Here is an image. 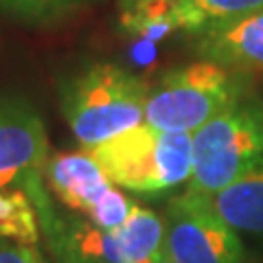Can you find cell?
Wrapping results in <instances>:
<instances>
[{
  "instance_id": "cell-3",
  "label": "cell",
  "mask_w": 263,
  "mask_h": 263,
  "mask_svg": "<svg viewBox=\"0 0 263 263\" xmlns=\"http://www.w3.org/2000/svg\"><path fill=\"white\" fill-rule=\"evenodd\" d=\"M248 79L209 60L176 66L149 88L145 123L162 132L193 134L248 97Z\"/></svg>"
},
{
  "instance_id": "cell-4",
  "label": "cell",
  "mask_w": 263,
  "mask_h": 263,
  "mask_svg": "<svg viewBox=\"0 0 263 263\" xmlns=\"http://www.w3.org/2000/svg\"><path fill=\"white\" fill-rule=\"evenodd\" d=\"M263 164V101L241 99L191 134L186 193L213 195Z\"/></svg>"
},
{
  "instance_id": "cell-11",
  "label": "cell",
  "mask_w": 263,
  "mask_h": 263,
  "mask_svg": "<svg viewBox=\"0 0 263 263\" xmlns=\"http://www.w3.org/2000/svg\"><path fill=\"white\" fill-rule=\"evenodd\" d=\"M123 263H141L164 248V219L147 206H132L125 224L114 228Z\"/></svg>"
},
{
  "instance_id": "cell-14",
  "label": "cell",
  "mask_w": 263,
  "mask_h": 263,
  "mask_svg": "<svg viewBox=\"0 0 263 263\" xmlns=\"http://www.w3.org/2000/svg\"><path fill=\"white\" fill-rule=\"evenodd\" d=\"M174 3L178 31H184L186 35L215 27V24L237 20L263 7V0H174Z\"/></svg>"
},
{
  "instance_id": "cell-8",
  "label": "cell",
  "mask_w": 263,
  "mask_h": 263,
  "mask_svg": "<svg viewBox=\"0 0 263 263\" xmlns=\"http://www.w3.org/2000/svg\"><path fill=\"white\" fill-rule=\"evenodd\" d=\"M44 182L66 209L84 215L112 186L108 176L86 149L51 152L44 164Z\"/></svg>"
},
{
  "instance_id": "cell-13",
  "label": "cell",
  "mask_w": 263,
  "mask_h": 263,
  "mask_svg": "<svg viewBox=\"0 0 263 263\" xmlns=\"http://www.w3.org/2000/svg\"><path fill=\"white\" fill-rule=\"evenodd\" d=\"M40 228L42 224L33 197L20 186L0 189V239L37 246Z\"/></svg>"
},
{
  "instance_id": "cell-17",
  "label": "cell",
  "mask_w": 263,
  "mask_h": 263,
  "mask_svg": "<svg viewBox=\"0 0 263 263\" xmlns=\"http://www.w3.org/2000/svg\"><path fill=\"white\" fill-rule=\"evenodd\" d=\"M141 263H174V261H171V257H169V254H167V250H158V252H156V254H152V257H147L145 261H141Z\"/></svg>"
},
{
  "instance_id": "cell-6",
  "label": "cell",
  "mask_w": 263,
  "mask_h": 263,
  "mask_svg": "<svg viewBox=\"0 0 263 263\" xmlns=\"http://www.w3.org/2000/svg\"><path fill=\"white\" fill-rule=\"evenodd\" d=\"M48 154L44 119L35 105L18 95L0 97V189L20 186L33 200L46 193Z\"/></svg>"
},
{
  "instance_id": "cell-10",
  "label": "cell",
  "mask_w": 263,
  "mask_h": 263,
  "mask_svg": "<svg viewBox=\"0 0 263 263\" xmlns=\"http://www.w3.org/2000/svg\"><path fill=\"white\" fill-rule=\"evenodd\" d=\"M105 0H0V18L29 29H48L95 9Z\"/></svg>"
},
{
  "instance_id": "cell-2",
  "label": "cell",
  "mask_w": 263,
  "mask_h": 263,
  "mask_svg": "<svg viewBox=\"0 0 263 263\" xmlns=\"http://www.w3.org/2000/svg\"><path fill=\"white\" fill-rule=\"evenodd\" d=\"M112 184L138 195H162L191 178V134L162 132L147 123L86 149Z\"/></svg>"
},
{
  "instance_id": "cell-5",
  "label": "cell",
  "mask_w": 263,
  "mask_h": 263,
  "mask_svg": "<svg viewBox=\"0 0 263 263\" xmlns=\"http://www.w3.org/2000/svg\"><path fill=\"white\" fill-rule=\"evenodd\" d=\"M164 250L174 263H246L239 233L206 209L193 193H180L167 204Z\"/></svg>"
},
{
  "instance_id": "cell-16",
  "label": "cell",
  "mask_w": 263,
  "mask_h": 263,
  "mask_svg": "<svg viewBox=\"0 0 263 263\" xmlns=\"http://www.w3.org/2000/svg\"><path fill=\"white\" fill-rule=\"evenodd\" d=\"M0 263H46L37 246H20L0 239Z\"/></svg>"
},
{
  "instance_id": "cell-12",
  "label": "cell",
  "mask_w": 263,
  "mask_h": 263,
  "mask_svg": "<svg viewBox=\"0 0 263 263\" xmlns=\"http://www.w3.org/2000/svg\"><path fill=\"white\" fill-rule=\"evenodd\" d=\"M119 24L129 35L160 40L178 31L174 0H119Z\"/></svg>"
},
{
  "instance_id": "cell-7",
  "label": "cell",
  "mask_w": 263,
  "mask_h": 263,
  "mask_svg": "<svg viewBox=\"0 0 263 263\" xmlns=\"http://www.w3.org/2000/svg\"><path fill=\"white\" fill-rule=\"evenodd\" d=\"M189 48L239 75H263V7L237 20L189 33Z\"/></svg>"
},
{
  "instance_id": "cell-1",
  "label": "cell",
  "mask_w": 263,
  "mask_h": 263,
  "mask_svg": "<svg viewBox=\"0 0 263 263\" xmlns=\"http://www.w3.org/2000/svg\"><path fill=\"white\" fill-rule=\"evenodd\" d=\"M149 84L114 62H95L60 84L62 114L81 149L145 123Z\"/></svg>"
},
{
  "instance_id": "cell-15",
  "label": "cell",
  "mask_w": 263,
  "mask_h": 263,
  "mask_svg": "<svg viewBox=\"0 0 263 263\" xmlns=\"http://www.w3.org/2000/svg\"><path fill=\"white\" fill-rule=\"evenodd\" d=\"M132 206H134V202L123 193V189L112 184L110 191L86 213V217H88L90 224H95L97 228L114 230V228L125 224V219L132 213Z\"/></svg>"
},
{
  "instance_id": "cell-9",
  "label": "cell",
  "mask_w": 263,
  "mask_h": 263,
  "mask_svg": "<svg viewBox=\"0 0 263 263\" xmlns=\"http://www.w3.org/2000/svg\"><path fill=\"white\" fill-rule=\"evenodd\" d=\"M197 197L237 233L263 235V164L221 191Z\"/></svg>"
}]
</instances>
